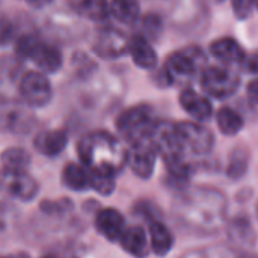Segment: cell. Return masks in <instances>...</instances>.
Listing matches in <instances>:
<instances>
[{"label":"cell","instance_id":"30","mask_svg":"<svg viewBox=\"0 0 258 258\" xmlns=\"http://www.w3.org/2000/svg\"><path fill=\"white\" fill-rule=\"evenodd\" d=\"M252 0H233V9L239 18H246L252 9Z\"/></svg>","mask_w":258,"mask_h":258},{"label":"cell","instance_id":"12","mask_svg":"<svg viewBox=\"0 0 258 258\" xmlns=\"http://www.w3.org/2000/svg\"><path fill=\"white\" fill-rule=\"evenodd\" d=\"M119 243L127 254L133 255L135 258H147L151 251V245L147 237V233L139 225L125 228L119 239Z\"/></svg>","mask_w":258,"mask_h":258},{"label":"cell","instance_id":"13","mask_svg":"<svg viewBox=\"0 0 258 258\" xmlns=\"http://www.w3.org/2000/svg\"><path fill=\"white\" fill-rule=\"evenodd\" d=\"M94 50L103 57H116L128 50V39H125L121 32L112 29L104 30L100 33L97 42L94 44Z\"/></svg>","mask_w":258,"mask_h":258},{"label":"cell","instance_id":"9","mask_svg":"<svg viewBox=\"0 0 258 258\" xmlns=\"http://www.w3.org/2000/svg\"><path fill=\"white\" fill-rule=\"evenodd\" d=\"M157 154L159 151L154 142L151 141V138H148L130 145V150L127 151V163L139 178L147 180L154 171Z\"/></svg>","mask_w":258,"mask_h":258},{"label":"cell","instance_id":"18","mask_svg":"<svg viewBox=\"0 0 258 258\" xmlns=\"http://www.w3.org/2000/svg\"><path fill=\"white\" fill-rule=\"evenodd\" d=\"M148 227H150V245H151V251L156 255H159V257H165L171 251V248L174 245V237H172L169 228L163 222H160L157 219L150 221V225Z\"/></svg>","mask_w":258,"mask_h":258},{"label":"cell","instance_id":"27","mask_svg":"<svg viewBox=\"0 0 258 258\" xmlns=\"http://www.w3.org/2000/svg\"><path fill=\"white\" fill-rule=\"evenodd\" d=\"M248 168V156L243 150H236L230 156L228 163V175L231 178H240L243 177L245 171Z\"/></svg>","mask_w":258,"mask_h":258},{"label":"cell","instance_id":"31","mask_svg":"<svg viewBox=\"0 0 258 258\" xmlns=\"http://www.w3.org/2000/svg\"><path fill=\"white\" fill-rule=\"evenodd\" d=\"M240 63H242V68L246 70L248 73L258 74V50L249 53V54H245V57Z\"/></svg>","mask_w":258,"mask_h":258},{"label":"cell","instance_id":"16","mask_svg":"<svg viewBox=\"0 0 258 258\" xmlns=\"http://www.w3.org/2000/svg\"><path fill=\"white\" fill-rule=\"evenodd\" d=\"M62 184L74 192H85L91 189L89 171L76 162H70L62 169Z\"/></svg>","mask_w":258,"mask_h":258},{"label":"cell","instance_id":"17","mask_svg":"<svg viewBox=\"0 0 258 258\" xmlns=\"http://www.w3.org/2000/svg\"><path fill=\"white\" fill-rule=\"evenodd\" d=\"M210 53L216 59L225 63H240L245 57V51L233 38H219L210 44Z\"/></svg>","mask_w":258,"mask_h":258},{"label":"cell","instance_id":"1","mask_svg":"<svg viewBox=\"0 0 258 258\" xmlns=\"http://www.w3.org/2000/svg\"><path fill=\"white\" fill-rule=\"evenodd\" d=\"M172 213L184 228L197 234H212L225 219L227 200L216 189L195 187L177 198Z\"/></svg>","mask_w":258,"mask_h":258},{"label":"cell","instance_id":"21","mask_svg":"<svg viewBox=\"0 0 258 258\" xmlns=\"http://www.w3.org/2000/svg\"><path fill=\"white\" fill-rule=\"evenodd\" d=\"M2 168L6 171L24 172L32 162V156L27 150L21 147H9L0 154Z\"/></svg>","mask_w":258,"mask_h":258},{"label":"cell","instance_id":"22","mask_svg":"<svg viewBox=\"0 0 258 258\" xmlns=\"http://www.w3.org/2000/svg\"><path fill=\"white\" fill-rule=\"evenodd\" d=\"M0 125L11 132H23L29 127V115L20 106L0 109Z\"/></svg>","mask_w":258,"mask_h":258},{"label":"cell","instance_id":"37","mask_svg":"<svg viewBox=\"0 0 258 258\" xmlns=\"http://www.w3.org/2000/svg\"><path fill=\"white\" fill-rule=\"evenodd\" d=\"M0 258H11V257H3V255H0Z\"/></svg>","mask_w":258,"mask_h":258},{"label":"cell","instance_id":"20","mask_svg":"<svg viewBox=\"0 0 258 258\" xmlns=\"http://www.w3.org/2000/svg\"><path fill=\"white\" fill-rule=\"evenodd\" d=\"M32 60L36 67L45 73H56L62 67V54L57 48L47 45L44 42L39 44L36 51L32 56Z\"/></svg>","mask_w":258,"mask_h":258},{"label":"cell","instance_id":"11","mask_svg":"<svg viewBox=\"0 0 258 258\" xmlns=\"http://www.w3.org/2000/svg\"><path fill=\"white\" fill-rule=\"evenodd\" d=\"M68 144V135L65 130L54 128V130H44L38 133L33 139L35 150L47 157L59 156Z\"/></svg>","mask_w":258,"mask_h":258},{"label":"cell","instance_id":"32","mask_svg":"<svg viewBox=\"0 0 258 258\" xmlns=\"http://www.w3.org/2000/svg\"><path fill=\"white\" fill-rule=\"evenodd\" d=\"M14 26L9 21H3L0 24V45H6L14 39Z\"/></svg>","mask_w":258,"mask_h":258},{"label":"cell","instance_id":"23","mask_svg":"<svg viewBox=\"0 0 258 258\" xmlns=\"http://www.w3.org/2000/svg\"><path fill=\"white\" fill-rule=\"evenodd\" d=\"M110 14L121 23L132 24L138 21L141 8L138 0H112L110 5Z\"/></svg>","mask_w":258,"mask_h":258},{"label":"cell","instance_id":"2","mask_svg":"<svg viewBox=\"0 0 258 258\" xmlns=\"http://www.w3.org/2000/svg\"><path fill=\"white\" fill-rule=\"evenodd\" d=\"M82 165L91 172L115 175L127 163V151L110 133L97 130L85 135L77 144Z\"/></svg>","mask_w":258,"mask_h":258},{"label":"cell","instance_id":"10","mask_svg":"<svg viewBox=\"0 0 258 258\" xmlns=\"http://www.w3.org/2000/svg\"><path fill=\"white\" fill-rule=\"evenodd\" d=\"M95 228L97 231L110 242H116L121 239L125 230L124 216L113 207L101 209L95 216Z\"/></svg>","mask_w":258,"mask_h":258},{"label":"cell","instance_id":"24","mask_svg":"<svg viewBox=\"0 0 258 258\" xmlns=\"http://www.w3.org/2000/svg\"><path fill=\"white\" fill-rule=\"evenodd\" d=\"M216 121H218L219 130L227 136H234L243 128V118L231 107L219 109L216 115Z\"/></svg>","mask_w":258,"mask_h":258},{"label":"cell","instance_id":"6","mask_svg":"<svg viewBox=\"0 0 258 258\" xmlns=\"http://www.w3.org/2000/svg\"><path fill=\"white\" fill-rule=\"evenodd\" d=\"M39 192L38 181L30 177L26 171L24 172H15V171H6L0 169V194L18 200L23 203L32 201Z\"/></svg>","mask_w":258,"mask_h":258},{"label":"cell","instance_id":"35","mask_svg":"<svg viewBox=\"0 0 258 258\" xmlns=\"http://www.w3.org/2000/svg\"><path fill=\"white\" fill-rule=\"evenodd\" d=\"M29 5H32V6H35V8H42V6H45V5H48V3H51L53 0H26Z\"/></svg>","mask_w":258,"mask_h":258},{"label":"cell","instance_id":"19","mask_svg":"<svg viewBox=\"0 0 258 258\" xmlns=\"http://www.w3.org/2000/svg\"><path fill=\"white\" fill-rule=\"evenodd\" d=\"M70 6L74 12L92 21H104L110 14L107 0H70Z\"/></svg>","mask_w":258,"mask_h":258},{"label":"cell","instance_id":"36","mask_svg":"<svg viewBox=\"0 0 258 258\" xmlns=\"http://www.w3.org/2000/svg\"><path fill=\"white\" fill-rule=\"evenodd\" d=\"M252 5H254V6L258 9V0H252Z\"/></svg>","mask_w":258,"mask_h":258},{"label":"cell","instance_id":"34","mask_svg":"<svg viewBox=\"0 0 258 258\" xmlns=\"http://www.w3.org/2000/svg\"><path fill=\"white\" fill-rule=\"evenodd\" d=\"M248 94H249V98H251L254 103H257L258 104V79L252 80V82L249 83V86H248Z\"/></svg>","mask_w":258,"mask_h":258},{"label":"cell","instance_id":"3","mask_svg":"<svg viewBox=\"0 0 258 258\" xmlns=\"http://www.w3.org/2000/svg\"><path fill=\"white\" fill-rule=\"evenodd\" d=\"M156 119L153 110L147 104L133 106L124 110L116 119V128L122 139L130 145L144 139L151 138V133L156 127Z\"/></svg>","mask_w":258,"mask_h":258},{"label":"cell","instance_id":"25","mask_svg":"<svg viewBox=\"0 0 258 258\" xmlns=\"http://www.w3.org/2000/svg\"><path fill=\"white\" fill-rule=\"evenodd\" d=\"M42 41H39V38L33 33H24L21 35L17 42H15V51L20 57H26V59H32L33 53L36 51V48L39 47Z\"/></svg>","mask_w":258,"mask_h":258},{"label":"cell","instance_id":"28","mask_svg":"<svg viewBox=\"0 0 258 258\" xmlns=\"http://www.w3.org/2000/svg\"><path fill=\"white\" fill-rule=\"evenodd\" d=\"M181 258H234V255L224 248H204L189 251Z\"/></svg>","mask_w":258,"mask_h":258},{"label":"cell","instance_id":"26","mask_svg":"<svg viewBox=\"0 0 258 258\" xmlns=\"http://www.w3.org/2000/svg\"><path fill=\"white\" fill-rule=\"evenodd\" d=\"M91 189L98 192L100 195H110L115 190V175L103 174V172H91Z\"/></svg>","mask_w":258,"mask_h":258},{"label":"cell","instance_id":"8","mask_svg":"<svg viewBox=\"0 0 258 258\" xmlns=\"http://www.w3.org/2000/svg\"><path fill=\"white\" fill-rule=\"evenodd\" d=\"M20 95L30 107H42L51 100V85L39 71H29L20 82Z\"/></svg>","mask_w":258,"mask_h":258},{"label":"cell","instance_id":"33","mask_svg":"<svg viewBox=\"0 0 258 258\" xmlns=\"http://www.w3.org/2000/svg\"><path fill=\"white\" fill-rule=\"evenodd\" d=\"M144 27H145V30H147V33H151V35H154L156 36V33L160 30V27H162V23L154 17V15H147L145 18H144Z\"/></svg>","mask_w":258,"mask_h":258},{"label":"cell","instance_id":"4","mask_svg":"<svg viewBox=\"0 0 258 258\" xmlns=\"http://www.w3.org/2000/svg\"><path fill=\"white\" fill-rule=\"evenodd\" d=\"M206 65L204 53L197 47H187L184 50L172 53L165 65V76L169 83L177 79H186L197 74Z\"/></svg>","mask_w":258,"mask_h":258},{"label":"cell","instance_id":"29","mask_svg":"<svg viewBox=\"0 0 258 258\" xmlns=\"http://www.w3.org/2000/svg\"><path fill=\"white\" fill-rule=\"evenodd\" d=\"M70 207H73L70 204V201L67 200H60V201H47V203H42L41 204V209L45 212V213H50V215H57L60 212H65L68 210Z\"/></svg>","mask_w":258,"mask_h":258},{"label":"cell","instance_id":"5","mask_svg":"<svg viewBox=\"0 0 258 258\" xmlns=\"http://www.w3.org/2000/svg\"><path fill=\"white\" fill-rule=\"evenodd\" d=\"M239 83V74L225 67H210L201 74L203 89L215 98H227L233 95L237 91Z\"/></svg>","mask_w":258,"mask_h":258},{"label":"cell","instance_id":"15","mask_svg":"<svg viewBox=\"0 0 258 258\" xmlns=\"http://www.w3.org/2000/svg\"><path fill=\"white\" fill-rule=\"evenodd\" d=\"M128 51L133 62L145 70H151L157 63V54L144 35H135L128 39Z\"/></svg>","mask_w":258,"mask_h":258},{"label":"cell","instance_id":"14","mask_svg":"<svg viewBox=\"0 0 258 258\" xmlns=\"http://www.w3.org/2000/svg\"><path fill=\"white\" fill-rule=\"evenodd\" d=\"M180 104L197 121L210 119L212 112H213L212 103L206 97L195 92L194 89H184L180 94Z\"/></svg>","mask_w":258,"mask_h":258},{"label":"cell","instance_id":"7","mask_svg":"<svg viewBox=\"0 0 258 258\" xmlns=\"http://www.w3.org/2000/svg\"><path fill=\"white\" fill-rule=\"evenodd\" d=\"M175 128H177L178 138L184 150H189L198 156H203L212 151L215 139H213L212 132L207 127L198 122L184 121V122L175 124Z\"/></svg>","mask_w":258,"mask_h":258}]
</instances>
